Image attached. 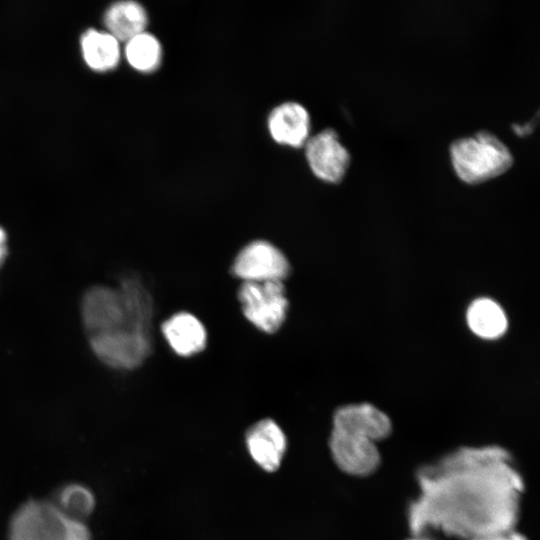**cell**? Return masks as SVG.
I'll list each match as a JSON object with an SVG mask.
<instances>
[{
    "instance_id": "cell-16",
    "label": "cell",
    "mask_w": 540,
    "mask_h": 540,
    "mask_svg": "<svg viewBox=\"0 0 540 540\" xmlns=\"http://www.w3.org/2000/svg\"><path fill=\"white\" fill-rule=\"evenodd\" d=\"M94 507V497L85 487L70 485L60 494L59 509L70 519L80 521V518L91 513Z\"/></svg>"
},
{
    "instance_id": "cell-7",
    "label": "cell",
    "mask_w": 540,
    "mask_h": 540,
    "mask_svg": "<svg viewBox=\"0 0 540 540\" xmlns=\"http://www.w3.org/2000/svg\"><path fill=\"white\" fill-rule=\"evenodd\" d=\"M290 272L285 254L267 240L246 244L235 256L231 273L242 282L283 281Z\"/></svg>"
},
{
    "instance_id": "cell-10",
    "label": "cell",
    "mask_w": 540,
    "mask_h": 540,
    "mask_svg": "<svg viewBox=\"0 0 540 540\" xmlns=\"http://www.w3.org/2000/svg\"><path fill=\"white\" fill-rule=\"evenodd\" d=\"M246 444L253 460L265 471L278 469L286 450V437L280 426L265 418L246 432Z\"/></svg>"
},
{
    "instance_id": "cell-8",
    "label": "cell",
    "mask_w": 540,
    "mask_h": 540,
    "mask_svg": "<svg viewBox=\"0 0 540 540\" xmlns=\"http://www.w3.org/2000/svg\"><path fill=\"white\" fill-rule=\"evenodd\" d=\"M304 147L308 165L317 178L328 183H339L344 178L350 154L334 129L309 137Z\"/></svg>"
},
{
    "instance_id": "cell-5",
    "label": "cell",
    "mask_w": 540,
    "mask_h": 540,
    "mask_svg": "<svg viewBox=\"0 0 540 540\" xmlns=\"http://www.w3.org/2000/svg\"><path fill=\"white\" fill-rule=\"evenodd\" d=\"M77 520L68 518L58 506L29 501L14 514L10 540H72Z\"/></svg>"
},
{
    "instance_id": "cell-15",
    "label": "cell",
    "mask_w": 540,
    "mask_h": 540,
    "mask_svg": "<svg viewBox=\"0 0 540 540\" xmlns=\"http://www.w3.org/2000/svg\"><path fill=\"white\" fill-rule=\"evenodd\" d=\"M125 56L135 70L150 73L161 65L163 49L153 34L144 31L126 41Z\"/></svg>"
},
{
    "instance_id": "cell-3",
    "label": "cell",
    "mask_w": 540,
    "mask_h": 540,
    "mask_svg": "<svg viewBox=\"0 0 540 540\" xmlns=\"http://www.w3.org/2000/svg\"><path fill=\"white\" fill-rule=\"evenodd\" d=\"M450 155L457 176L467 184H479L500 176L513 164L509 148L486 130L455 140L450 146Z\"/></svg>"
},
{
    "instance_id": "cell-12",
    "label": "cell",
    "mask_w": 540,
    "mask_h": 540,
    "mask_svg": "<svg viewBox=\"0 0 540 540\" xmlns=\"http://www.w3.org/2000/svg\"><path fill=\"white\" fill-rule=\"evenodd\" d=\"M104 22L108 33L118 41L126 42L145 31L148 16L141 4L134 1H120L107 9Z\"/></svg>"
},
{
    "instance_id": "cell-14",
    "label": "cell",
    "mask_w": 540,
    "mask_h": 540,
    "mask_svg": "<svg viewBox=\"0 0 540 540\" xmlns=\"http://www.w3.org/2000/svg\"><path fill=\"white\" fill-rule=\"evenodd\" d=\"M467 323L479 337L495 339L507 329V317L503 309L489 298L472 302L467 311Z\"/></svg>"
},
{
    "instance_id": "cell-13",
    "label": "cell",
    "mask_w": 540,
    "mask_h": 540,
    "mask_svg": "<svg viewBox=\"0 0 540 540\" xmlns=\"http://www.w3.org/2000/svg\"><path fill=\"white\" fill-rule=\"evenodd\" d=\"M81 50L86 64L100 72L114 69L121 56L119 41L110 33L95 29L82 35Z\"/></svg>"
},
{
    "instance_id": "cell-6",
    "label": "cell",
    "mask_w": 540,
    "mask_h": 540,
    "mask_svg": "<svg viewBox=\"0 0 540 540\" xmlns=\"http://www.w3.org/2000/svg\"><path fill=\"white\" fill-rule=\"evenodd\" d=\"M329 446L337 466L348 474L366 476L380 464V453L372 437L339 420L333 419Z\"/></svg>"
},
{
    "instance_id": "cell-20",
    "label": "cell",
    "mask_w": 540,
    "mask_h": 540,
    "mask_svg": "<svg viewBox=\"0 0 540 540\" xmlns=\"http://www.w3.org/2000/svg\"><path fill=\"white\" fill-rule=\"evenodd\" d=\"M5 253V234L3 230L0 228V262L4 256Z\"/></svg>"
},
{
    "instance_id": "cell-11",
    "label": "cell",
    "mask_w": 540,
    "mask_h": 540,
    "mask_svg": "<svg viewBox=\"0 0 540 540\" xmlns=\"http://www.w3.org/2000/svg\"><path fill=\"white\" fill-rule=\"evenodd\" d=\"M161 332L169 347L181 357L196 355L207 345L204 324L190 312L181 311L168 317L161 325Z\"/></svg>"
},
{
    "instance_id": "cell-2",
    "label": "cell",
    "mask_w": 540,
    "mask_h": 540,
    "mask_svg": "<svg viewBox=\"0 0 540 540\" xmlns=\"http://www.w3.org/2000/svg\"><path fill=\"white\" fill-rule=\"evenodd\" d=\"M153 301L136 278L116 288L94 287L83 300L82 314L94 353L105 364L133 369L152 351Z\"/></svg>"
},
{
    "instance_id": "cell-18",
    "label": "cell",
    "mask_w": 540,
    "mask_h": 540,
    "mask_svg": "<svg viewBox=\"0 0 540 540\" xmlns=\"http://www.w3.org/2000/svg\"><path fill=\"white\" fill-rule=\"evenodd\" d=\"M537 122H538V117L536 115L533 120L529 121L526 124H523V125L513 124L512 129L515 132V134H517L518 136H521V137L526 136L532 133V131L536 127Z\"/></svg>"
},
{
    "instance_id": "cell-17",
    "label": "cell",
    "mask_w": 540,
    "mask_h": 540,
    "mask_svg": "<svg viewBox=\"0 0 540 540\" xmlns=\"http://www.w3.org/2000/svg\"><path fill=\"white\" fill-rule=\"evenodd\" d=\"M470 540H527L522 534L515 529L505 532L487 534Z\"/></svg>"
},
{
    "instance_id": "cell-19",
    "label": "cell",
    "mask_w": 540,
    "mask_h": 540,
    "mask_svg": "<svg viewBox=\"0 0 540 540\" xmlns=\"http://www.w3.org/2000/svg\"><path fill=\"white\" fill-rule=\"evenodd\" d=\"M72 540H90V533L81 521L75 523Z\"/></svg>"
},
{
    "instance_id": "cell-1",
    "label": "cell",
    "mask_w": 540,
    "mask_h": 540,
    "mask_svg": "<svg viewBox=\"0 0 540 540\" xmlns=\"http://www.w3.org/2000/svg\"><path fill=\"white\" fill-rule=\"evenodd\" d=\"M409 506L414 536L470 540L515 529L524 484L501 447L460 448L417 473Z\"/></svg>"
},
{
    "instance_id": "cell-4",
    "label": "cell",
    "mask_w": 540,
    "mask_h": 540,
    "mask_svg": "<svg viewBox=\"0 0 540 540\" xmlns=\"http://www.w3.org/2000/svg\"><path fill=\"white\" fill-rule=\"evenodd\" d=\"M237 297L245 319L263 333L277 332L286 320L289 301L283 281L242 282Z\"/></svg>"
},
{
    "instance_id": "cell-21",
    "label": "cell",
    "mask_w": 540,
    "mask_h": 540,
    "mask_svg": "<svg viewBox=\"0 0 540 540\" xmlns=\"http://www.w3.org/2000/svg\"><path fill=\"white\" fill-rule=\"evenodd\" d=\"M409 540H429V539H426V538H423V537H417V536H414L413 538L409 539Z\"/></svg>"
},
{
    "instance_id": "cell-9",
    "label": "cell",
    "mask_w": 540,
    "mask_h": 540,
    "mask_svg": "<svg viewBox=\"0 0 540 540\" xmlns=\"http://www.w3.org/2000/svg\"><path fill=\"white\" fill-rule=\"evenodd\" d=\"M271 138L278 144L300 148L310 137V115L300 103L289 101L276 106L267 119Z\"/></svg>"
}]
</instances>
